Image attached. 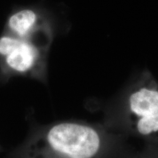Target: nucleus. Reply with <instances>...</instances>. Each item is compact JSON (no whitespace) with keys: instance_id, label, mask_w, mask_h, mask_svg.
Wrapping results in <instances>:
<instances>
[{"instance_id":"nucleus-1","label":"nucleus","mask_w":158,"mask_h":158,"mask_svg":"<svg viewBox=\"0 0 158 158\" xmlns=\"http://www.w3.org/2000/svg\"><path fill=\"white\" fill-rule=\"evenodd\" d=\"M94 128L64 122L51 127L30 144L27 158H94L100 148Z\"/></svg>"},{"instance_id":"nucleus-2","label":"nucleus","mask_w":158,"mask_h":158,"mask_svg":"<svg viewBox=\"0 0 158 158\" xmlns=\"http://www.w3.org/2000/svg\"><path fill=\"white\" fill-rule=\"evenodd\" d=\"M0 55L5 56L12 70L24 73L34 66L37 51L34 45L20 37L4 36L0 38Z\"/></svg>"},{"instance_id":"nucleus-3","label":"nucleus","mask_w":158,"mask_h":158,"mask_svg":"<svg viewBox=\"0 0 158 158\" xmlns=\"http://www.w3.org/2000/svg\"><path fill=\"white\" fill-rule=\"evenodd\" d=\"M130 110L138 118L158 112V89L141 87L131 94L129 98Z\"/></svg>"},{"instance_id":"nucleus-4","label":"nucleus","mask_w":158,"mask_h":158,"mask_svg":"<svg viewBox=\"0 0 158 158\" xmlns=\"http://www.w3.org/2000/svg\"><path fill=\"white\" fill-rule=\"evenodd\" d=\"M36 22L35 13L29 10H24L12 15L9 19L8 26L13 32L22 38L29 35Z\"/></svg>"},{"instance_id":"nucleus-5","label":"nucleus","mask_w":158,"mask_h":158,"mask_svg":"<svg viewBox=\"0 0 158 158\" xmlns=\"http://www.w3.org/2000/svg\"><path fill=\"white\" fill-rule=\"evenodd\" d=\"M136 129L142 135H152L158 133V112L138 118Z\"/></svg>"}]
</instances>
